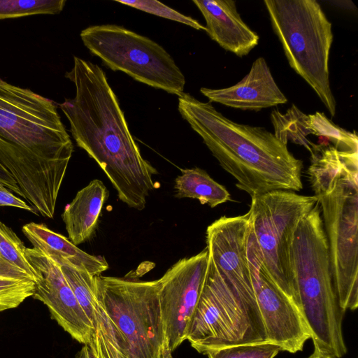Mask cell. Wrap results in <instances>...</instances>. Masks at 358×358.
Here are the masks:
<instances>
[{
    "label": "cell",
    "mask_w": 358,
    "mask_h": 358,
    "mask_svg": "<svg viewBox=\"0 0 358 358\" xmlns=\"http://www.w3.org/2000/svg\"><path fill=\"white\" fill-rule=\"evenodd\" d=\"M109 193L98 179L78 191L62 214L69 240L76 245L88 241L95 232Z\"/></svg>",
    "instance_id": "obj_17"
},
{
    "label": "cell",
    "mask_w": 358,
    "mask_h": 358,
    "mask_svg": "<svg viewBox=\"0 0 358 358\" xmlns=\"http://www.w3.org/2000/svg\"><path fill=\"white\" fill-rule=\"evenodd\" d=\"M251 198L250 224L264 266L278 287L299 308L290 248L299 221L317 203V199L286 190Z\"/></svg>",
    "instance_id": "obj_9"
},
{
    "label": "cell",
    "mask_w": 358,
    "mask_h": 358,
    "mask_svg": "<svg viewBox=\"0 0 358 358\" xmlns=\"http://www.w3.org/2000/svg\"><path fill=\"white\" fill-rule=\"evenodd\" d=\"M186 340L198 352L265 342L243 305L229 289L209 259L208 271Z\"/></svg>",
    "instance_id": "obj_10"
},
{
    "label": "cell",
    "mask_w": 358,
    "mask_h": 358,
    "mask_svg": "<svg viewBox=\"0 0 358 358\" xmlns=\"http://www.w3.org/2000/svg\"><path fill=\"white\" fill-rule=\"evenodd\" d=\"M96 358H173L162 317L157 280L94 276Z\"/></svg>",
    "instance_id": "obj_4"
},
{
    "label": "cell",
    "mask_w": 358,
    "mask_h": 358,
    "mask_svg": "<svg viewBox=\"0 0 358 358\" xmlns=\"http://www.w3.org/2000/svg\"><path fill=\"white\" fill-rule=\"evenodd\" d=\"M26 255L35 276L32 296L48 307L52 317L73 339L88 345L94 325L79 304L59 265L35 248H27Z\"/></svg>",
    "instance_id": "obj_14"
},
{
    "label": "cell",
    "mask_w": 358,
    "mask_h": 358,
    "mask_svg": "<svg viewBox=\"0 0 358 358\" xmlns=\"http://www.w3.org/2000/svg\"><path fill=\"white\" fill-rule=\"evenodd\" d=\"M271 120L274 128L275 136L283 144L287 145L288 141L304 146L313 155L319 149L320 145H315L307 138L313 134L309 116L301 111L294 104L282 113L273 110L271 113Z\"/></svg>",
    "instance_id": "obj_21"
},
{
    "label": "cell",
    "mask_w": 358,
    "mask_h": 358,
    "mask_svg": "<svg viewBox=\"0 0 358 358\" xmlns=\"http://www.w3.org/2000/svg\"><path fill=\"white\" fill-rule=\"evenodd\" d=\"M73 151L52 101L0 78V183L52 218Z\"/></svg>",
    "instance_id": "obj_1"
},
{
    "label": "cell",
    "mask_w": 358,
    "mask_h": 358,
    "mask_svg": "<svg viewBox=\"0 0 358 358\" xmlns=\"http://www.w3.org/2000/svg\"><path fill=\"white\" fill-rule=\"evenodd\" d=\"M273 31L291 68L315 92L331 117L336 103L330 87L331 23L316 0H264Z\"/></svg>",
    "instance_id": "obj_6"
},
{
    "label": "cell",
    "mask_w": 358,
    "mask_h": 358,
    "mask_svg": "<svg viewBox=\"0 0 358 358\" xmlns=\"http://www.w3.org/2000/svg\"><path fill=\"white\" fill-rule=\"evenodd\" d=\"M53 260L59 265L79 304L93 324L96 302L94 275L85 269L76 267L65 260Z\"/></svg>",
    "instance_id": "obj_23"
},
{
    "label": "cell",
    "mask_w": 358,
    "mask_h": 358,
    "mask_svg": "<svg viewBox=\"0 0 358 358\" xmlns=\"http://www.w3.org/2000/svg\"><path fill=\"white\" fill-rule=\"evenodd\" d=\"M249 222V212L216 220L206 229V248L220 276L245 307L258 334L267 341L248 259Z\"/></svg>",
    "instance_id": "obj_11"
},
{
    "label": "cell",
    "mask_w": 358,
    "mask_h": 358,
    "mask_svg": "<svg viewBox=\"0 0 358 358\" xmlns=\"http://www.w3.org/2000/svg\"><path fill=\"white\" fill-rule=\"evenodd\" d=\"M308 116L313 135L324 137L339 151L357 152L358 138L355 132L352 133L338 127L323 113L316 112Z\"/></svg>",
    "instance_id": "obj_24"
},
{
    "label": "cell",
    "mask_w": 358,
    "mask_h": 358,
    "mask_svg": "<svg viewBox=\"0 0 358 358\" xmlns=\"http://www.w3.org/2000/svg\"><path fill=\"white\" fill-rule=\"evenodd\" d=\"M208 262L206 248L195 255L179 259L157 280L162 321L172 352L186 341Z\"/></svg>",
    "instance_id": "obj_13"
},
{
    "label": "cell",
    "mask_w": 358,
    "mask_h": 358,
    "mask_svg": "<svg viewBox=\"0 0 358 358\" xmlns=\"http://www.w3.org/2000/svg\"><path fill=\"white\" fill-rule=\"evenodd\" d=\"M358 166L315 196L322 213L334 287L344 311L358 307Z\"/></svg>",
    "instance_id": "obj_8"
},
{
    "label": "cell",
    "mask_w": 358,
    "mask_h": 358,
    "mask_svg": "<svg viewBox=\"0 0 358 358\" xmlns=\"http://www.w3.org/2000/svg\"><path fill=\"white\" fill-rule=\"evenodd\" d=\"M299 308L314 347L336 358L347 353L343 334L345 311L333 284L329 248L318 203L299 221L290 248Z\"/></svg>",
    "instance_id": "obj_5"
},
{
    "label": "cell",
    "mask_w": 358,
    "mask_h": 358,
    "mask_svg": "<svg viewBox=\"0 0 358 358\" xmlns=\"http://www.w3.org/2000/svg\"><path fill=\"white\" fill-rule=\"evenodd\" d=\"M34 280L0 256V311L17 307L32 296Z\"/></svg>",
    "instance_id": "obj_22"
},
{
    "label": "cell",
    "mask_w": 358,
    "mask_h": 358,
    "mask_svg": "<svg viewBox=\"0 0 358 358\" xmlns=\"http://www.w3.org/2000/svg\"><path fill=\"white\" fill-rule=\"evenodd\" d=\"M0 206H12L26 210L34 214V209L24 200L13 194L0 183Z\"/></svg>",
    "instance_id": "obj_29"
},
{
    "label": "cell",
    "mask_w": 358,
    "mask_h": 358,
    "mask_svg": "<svg viewBox=\"0 0 358 358\" xmlns=\"http://www.w3.org/2000/svg\"><path fill=\"white\" fill-rule=\"evenodd\" d=\"M75 358H96L92 352L91 350L87 345L83 347L76 355Z\"/></svg>",
    "instance_id": "obj_30"
},
{
    "label": "cell",
    "mask_w": 358,
    "mask_h": 358,
    "mask_svg": "<svg viewBox=\"0 0 358 358\" xmlns=\"http://www.w3.org/2000/svg\"><path fill=\"white\" fill-rule=\"evenodd\" d=\"M85 46L113 71L178 96L185 78L172 57L151 40L122 26H90L80 32Z\"/></svg>",
    "instance_id": "obj_7"
},
{
    "label": "cell",
    "mask_w": 358,
    "mask_h": 358,
    "mask_svg": "<svg viewBox=\"0 0 358 358\" xmlns=\"http://www.w3.org/2000/svg\"><path fill=\"white\" fill-rule=\"evenodd\" d=\"M116 1L148 13L185 24L195 29L206 31V27L201 24L195 19L186 16L159 1L150 0H117Z\"/></svg>",
    "instance_id": "obj_28"
},
{
    "label": "cell",
    "mask_w": 358,
    "mask_h": 358,
    "mask_svg": "<svg viewBox=\"0 0 358 358\" xmlns=\"http://www.w3.org/2000/svg\"><path fill=\"white\" fill-rule=\"evenodd\" d=\"M24 243L8 226L0 221V256L15 267L24 271L35 282Z\"/></svg>",
    "instance_id": "obj_26"
},
{
    "label": "cell",
    "mask_w": 358,
    "mask_h": 358,
    "mask_svg": "<svg viewBox=\"0 0 358 358\" xmlns=\"http://www.w3.org/2000/svg\"><path fill=\"white\" fill-rule=\"evenodd\" d=\"M175 196L197 199L201 204L214 208L231 199L230 194L204 170L194 167L181 170L175 180Z\"/></svg>",
    "instance_id": "obj_20"
},
{
    "label": "cell",
    "mask_w": 358,
    "mask_h": 358,
    "mask_svg": "<svg viewBox=\"0 0 358 358\" xmlns=\"http://www.w3.org/2000/svg\"><path fill=\"white\" fill-rule=\"evenodd\" d=\"M65 0H0V20L59 13Z\"/></svg>",
    "instance_id": "obj_25"
},
{
    "label": "cell",
    "mask_w": 358,
    "mask_h": 358,
    "mask_svg": "<svg viewBox=\"0 0 358 358\" xmlns=\"http://www.w3.org/2000/svg\"><path fill=\"white\" fill-rule=\"evenodd\" d=\"M182 117L203 139L220 165L251 197L303 189V162L265 128L235 122L187 93L178 97Z\"/></svg>",
    "instance_id": "obj_3"
},
{
    "label": "cell",
    "mask_w": 358,
    "mask_h": 358,
    "mask_svg": "<svg viewBox=\"0 0 358 358\" xmlns=\"http://www.w3.org/2000/svg\"><path fill=\"white\" fill-rule=\"evenodd\" d=\"M206 23L210 38L238 57L247 55L259 37L242 20L233 0H193Z\"/></svg>",
    "instance_id": "obj_16"
},
{
    "label": "cell",
    "mask_w": 358,
    "mask_h": 358,
    "mask_svg": "<svg viewBox=\"0 0 358 358\" xmlns=\"http://www.w3.org/2000/svg\"><path fill=\"white\" fill-rule=\"evenodd\" d=\"M306 358H336L331 354L320 350L318 348L314 347L313 353Z\"/></svg>",
    "instance_id": "obj_31"
},
{
    "label": "cell",
    "mask_w": 358,
    "mask_h": 358,
    "mask_svg": "<svg viewBox=\"0 0 358 358\" xmlns=\"http://www.w3.org/2000/svg\"><path fill=\"white\" fill-rule=\"evenodd\" d=\"M247 255L266 341L289 353L303 350L306 341L311 338L309 327L296 304L278 287L266 271L250 222Z\"/></svg>",
    "instance_id": "obj_12"
},
{
    "label": "cell",
    "mask_w": 358,
    "mask_h": 358,
    "mask_svg": "<svg viewBox=\"0 0 358 358\" xmlns=\"http://www.w3.org/2000/svg\"><path fill=\"white\" fill-rule=\"evenodd\" d=\"M22 230L34 248L52 259L65 260L94 276L101 275L109 267L104 257L84 252L69 239L43 224L30 222L24 224Z\"/></svg>",
    "instance_id": "obj_18"
},
{
    "label": "cell",
    "mask_w": 358,
    "mask_h": 358,
    "mask_svg": "<svg viewBox=\"0 0 358 358\" xmlns=\"http://www.w3.org/2000/svg\"><path fill=\"white\" fill-rule=\"evenodd\" d=\"M65 76L76 94L60 107L77 145L103 171L121 201L143 210L156 187L153 176L158 171L143 157L104 71L74 57L73 68Z\"/></svg>",
    "instance_id": "obj_2"
},
{
    "label": "cell",
    "mask_w": 358,
    "mask_h": 358,
    "mask_svg": "<svg viewBox=\"0 0 358 358\" xmlns=\"http://www.w3.org/2000/svg\"><path fill=\"white\" fill-rule=\"evenodd\" d=\"M281 350L269 341L221 348L208 352V358H274Z\"/></svg>",
    "instance_id": "obj_27"
},
{
    "label": "cell",
    "mask_w": 358,
    "mask_h": 358,
    "mask_svg": "<svg viewBox=\"0 0 358 358\" xmlns=\"http://www.w3.org/2000/svg\"><path fill=\"white\" fill-rule=\"evenodd\" d=\"M210 102L249 110H260L287 102L264 57L256 59L248 73L234 85L222 89L201 87Z\"/></svg>",
    "instance_id": "obj_15"
},
{
    "label": "cell",
    "mask_w": 358,
    "mask_h": 358,
    "mask_svg": "<svg viewBox=\"0 0 358 358\" xmlns=\"http://www.w3.org/2000/svg\"><path fill=\"white\" fill-rule=\"evenodd\" d=\"M357 159V152L339 151L333 145H320L311 156V164L308 170L315 196L329 191L343 172L358 166Z\"/></svg>",
    "instance_id": "obj_19"
}]
</instances>
